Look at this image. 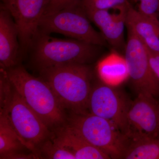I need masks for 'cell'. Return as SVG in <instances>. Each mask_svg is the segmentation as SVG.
Here are the masks:
<instances>
[{"instance_id": "10", "label": "cell", "mask_w": 159, "mask_h": 159, "mask_svg": "<svg viewBox=\"0 0 159 159\" xmlns=\"http://www.w3.org/2000/svg\"><path fill=\"white\" fill-rule=\"evenodd\" d=\"M114 87L102 82L92 88L88 111L106 119L122 133L125 114L130 102Z\"/></svg>"}, {"instance_id": "13", "label": "cell", "mask_w": 159, "mask_h": 159, "mask_svg": "<svg viewBox=\"0 0 159 159\" xmlns=\"http://www.w3.org/2000/svg\"><path fill=\"white\" fill-rule=\"evenodd\" d=\"M126 27H129L148 51L159 53V23L129 5Z\"/></svg>"}, {"instance_id": "8", "label": "cell", "mask_w": 159, "mask_h": 159, "mask_svg": "<svg viewBox=\"0 0 159 159\" xmlns=\"http://www.w3.org/2000/svg\"><path fill=\"white\" fill-rule=\"evenodd\" d=\"M126 28L127 39L124 57L131 82L137 94L159 97V81L151 67L147 48L133 31Z\"/></svg>"}, {"instance_id": "2", "label": "cell", "mask_w": 159, "mask_h": 159, "mask_svg": "<svg viewBox=\"0 0 159 159\" xmlns=\"http://www.w3.org/2000/svg\"><path fill=\"white\" fill-rule=\"evenodd\" d=\"M6 71L13 88L51 131L66 124L65 110L44 80L19 64Z\"/></svg>"}, {"instance_id": "21", "label": "cell", "mask_w": 159, "mask_h": 159, "mask_svg": "<svg viewBox=\"0 0 159 159\" xmlns=\"http://www.w3.org/2000/svg\"><path fill=\"white\" fill-rule=\"evenodd\" d=\"M139 12L159 23V0H132Z\"/></svg>"}, {"instance_id": "19", "label": "cell", "mask_w": 159, "mask_h": 159, "mask_svg": "<svg viewBox=\"0 0 159 159\" xmlns=\"http://www.w3.org/2000/svg\"><path fill=\"white\" fill-rule=\"evenodd\" d=\"M14 88L9 79L7 71L0 69V106L1 112L6 111L13 97Z\"/></svg>"}, {"instance_id": "5", "label": "cell", "mask_w": 159, "mask_h": 159, "mask_svg": "<svg viewBox=\"0 0 159 159\" xmlns=\"http://www.w3.org/2000/svg\"><path fill=\"white\" fill-rule=\"evenodd\" d=\"M39 32L48 34L58 33L101 47H105L107 44L101 33L91 25L80 3L43 16L39 22Z\"/></svg>"}, {"instance_id": "24", "label": "cell", "mask_w": 159, "mask_h": 159, "mask_svg": "<svg viewBox=\"0 0 159 159\" xmlns=\"http://www.w3.org/2000/svg\"><path fill=\"white\" fill-rule=\"evenodd\" d=\"M158 106H159V99H158ZM158 138H159V134Z\"/></svg>"}, {"instance_id": "6", "label": "cell", "mask_w": 159, "mask_h": 159, "mask_svg": "<svg viewBox=\"0 0 159 159\" xmlns=\"http://www.w3.org/2000/svg\"><path fill=\"white\" fill-rule=\"evenodd\" d=\"M9 122L29 147L31 152L40 158L39 147L52 136L45 123L29 106L14 89L13 97L8 109L4 112Z\"/></svg>"}, {"instance_id": "12", "label": "cell", "mask_w": 159, "mask_h": 159, "mask_svg": "<svg viewBox=\"0 0 159 159\" xmlns=\"http://www.w3.org/2000/svg\"><path fill=\"white\" fill-rule=\"evenodd\" d=\"M52 133L51 139L70 152L76 159H111L105 152L91 145L66 124L56 129Z\"/></svg>"}, {"instance_id": "20", "label": "cell", "mask_w": 159, "mask_h": 159, "mask_svg": "<svg viewBox=\"0 0 159 159\" xmlns=\"http://www.w3.org/2000/svg\"><path fill=\"white\" fill-rule=\"evenodd\" d=\"M129 0H83L81 7L85 10H108L125 5Z\"/></svg>"}, {"instance_id": "23", "label": "cell", "mask_w": 159, "mask_h": 159, "mask_svg": "<svg viewBox=\"0 0 159 159\" xmlns=\"http://www.w3.org/2000/svg\"><path fill=\"white\" fill-rule=\"evenodd\" d=\"M147 51L151 67L154 74L159 81V53L152 52L148 50Z\"/></svg>"}, {"instance_id": "14", "label": "cell", "mask_w": 159, "mask_h": 159, "mask_svg": "<svg viewBox=\"0 0 159 159\" xmlns=\"http://www.w3.org/2000/svg\"><path fill=\"white\" fill-rule=\"evenodd\" d=\"M25 148L30 150L11 126L6 115L0 114V159H31V154L23 152Z\"/></svg>"}, {"instance_id": "17", "label": "cell", "mask_w": 159, "mask_h": 159, "mask_svg": "<svg viewBox=\"0 0 159 159\" xmlns=\"http://www.w3.org/2000/svg\"><path fill=\"white\" fill-rule=\"evenodd\" d=\"M122 159H159V138L129 142Z\"/></svg>"}, {"instance_id": "22", "label": "cell", "mask_w": 159, "mask_h": 159, "mask_svg": "<svg viewBox=\"0 0 159 159\" xmlns=\"http://www.w3.org/2000/svg\"><path fill=\"white\" fill-rule=\"evenodd\" d=\"M83 0H49L43 16L53 14L62 9L80 4Z\"/></svg>"}, {"instance_id": "4", "label": "cell", "mask_w": 159, "mask_h": 159, "mask_svg": "<svg viewBox=\"0 0 159 159\" xmlns=\"http://www.w3.org/2000/svg\"><path fill=\"white\" fill-rule=\"evenodd\" d=\"M66 125L111 159H122L129 143L121 131L106 119L87 112H70Z\"/></svg>"}, {"instance_id": "9", "label": "cell", "mask_w": 159, "mask_h": 159, "mask_svg": "<svg viewBox=\"0 0 159 159\" xmlns=\"http://www.w3.org/2000/svg\"><path fill=\"white\" fill-rule=\"evenodd\" d=\"M49 0H1V6L13 17L19 31L20 51L31 48Z\"/></svg>"}, {"instance_id": "18", "label": "cell", "mask_w": 159, "mask_h": 159, "mask_svg": "<svg viewBox=\"0 0 159 159\" xmlns=\"http://www.w3.org/2000/svg\"><path fill=\"white\" fill-rule=\"evenodd\" d=\"M40 158L76 159L73 153L51 139L43 142L38 149Z\"/></svg>"}, {"instance_id": "7", "label": "cell", "mask_w": 159, "mask_h": 159, "mask_svg": "<svg viewBox=\"0 0 159 159\" xmlns=\"http://www.w3.org/2000/svg\"><path fill=\"white\" fill-rule=\"evenodd\" d=\"M122 133L129 142L158 138L159 109L156 98L150 95L137 94L136 99L129 102Z\"/></svg>"}, {"instance_id": "11", "label": "cell", "mask_w": 159, "mask_h": 159, "mask_svg": "<svg viewBox=\"0 0 159 159\" xmlns=\"http://www.w3.org/2000/svg\"><path fill=\"white\" fill-rule=\"evenodd\" d=\"M20 48L19 31L13 17L1 6L0 10V66L8 70L19 64Z\"/></svg>"}, {"instance_id": "15", "label": "cell", "mask_w": 159, "mask_h": 159, "mask_svg": "<svg viewBox=\"0 0 159 159\" xmlns=\"http://www.w3.org/2000/svg\"><path fill=\"white\" fill-rule=\"evenodd\" d=\"M97 72L102 82L115 86L129 77V70L125 57L113 51L99 61Z\"/></svg>"}, {"instance_id": "1", "label": "cell", "mask_w": 159, "mask_h": 159, "mask_svg": "<svg viewBox=\"0 0 159 159\" xmlns=\"http://www.w3.org/2000/svg\"><path fill=\"white\" fill-rule=\"evenodd\" d=\"M63 108L70 112H87L92 72L87 64L71 63L40 70Z\"/></svg>"}, {"instance_id": "16", "label": "cell", "mask_w": 159, "mask_h": 159, "mask_svg": "<svg viewBox=\"0 0 159 159\" xmlns=\"http://www.w3.org/2000/svg\"><path fill=\"white\" fill-rule=\"evenodd\" d=\"M128 2L116 9L115 16L110 21L100 29V33L106 41L114 51L125 52L126 43L124 40V29L126 27Z\"/></svg>"}, {"instance_id": "3", "label": "cell", "mask_w": 159, "mask_h": 159, "mask_svg": "<svg viewBox=\"0 0 159 159\" xmlns=\"http://www.w3.org/2000/svg\"><path fill=\"white\" fill-rule=\"evenodd\" d=\"M103 47L74 39H61L38 32L32 43L33 59L39 70L67 64H87L95 60Z\"/></svg>"}]
</instances>
